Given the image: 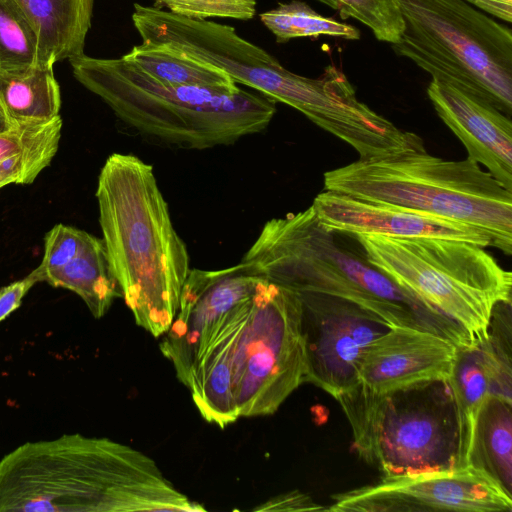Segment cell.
Instances as JSON below:
<instances>
[{"instance_id": "1", "label": "cell", "mask_w": 512, "mask_h": 512, "mask_svg": "<svg viewBox=\"0 0 512 512\" xmlns=\"http://www.w3.org/2000/svg\"><path fill=\"white\" fill-rule=\"evenodd\" d=\"M142 451L79 433L26 442L0 460V512H199Z\"/></svg>"}, {"instance_id": "2", "label": "cell", "mask_w": 512, "mask_h": 512, "mask_svg": "<svg viewBox=\"0 0 512 512\" xmlns=\"http://www.w3.org/2000/svg\"><path fill=\"white\" fill-rule=\"evenodd\" d=\"M99 224L111 273L136 324L154 337L170 328L190 272L153 167L113 153L96 189Z\"/></svg>"}, {"instance_id": "3", "label": "cell", "mask_w": 512, "mask_h": 512, "mask_svg": "<svg viewBox=\"0 0 512 512\" xmlns=\"http://www.w3.org/2000/svg\"><path fill=\"white\" fill-rule=\"evenodd\" d=\"M69 62L74 77L124 123L143 136L182 149L232 144L264 130L276 112L274 100L239 87L158 82L123 56L101 59L83 53Z\"/></svg>"}, {"instance_id": "4", "label": "cell", "mask_w": 512, "mask_h": 512, "mask_svg": "<svg viewBox=\"0 0 512 512\" xmlns=\"http://www.w3.org/2000/svg\"><path fill=\"white\" fill-rule=\"evenodd\" d=\"M312 206L267 221L242 263L255 275L296 293L339 297L375 313L391 327L447 336L452 322L395 284L366 260L341 249Z\"/></svg>"}, {"instance_id": "5", "label": "cell", "mask_w": 512, "mask_h": 512, "mask_svg": "<svg viewBox=\"0 0 512 512\" xmlns=\"http://www.w3.org/2000/svg\"><path fill=\"white\" fill-rule=\"evenodd\" d=\"M324 188L466 224L512 254V192L469 157L445 160L423 148L359 158L325 172Z\"/></svg>"}, {"instance_id": "6", "label": "cell", "mask_w": 512, "mask_h": 512, "mask_svg": "<svg viewBox=\"0 0 512 512\" xmlns=\"http://www.w3.org/2000/svg\"><path fill=\"white\" fill-rule=\"evenodd\" d=\"M335 399L351 426L353 450L383 478L459 470V424L449 379L385 392L359 382Z\"/></svg>"}, {"instance_id": "7", "label": "cell", "mask_w": 512, "mask_h": 512, "mask_svg": "<svg viewBox=\"0 0 512 512\" xmlns=\"http://www.w3.org/2000/svg\"><path fill=\"white\" fill-rule=\"evenodd\" d=\"M354 237L371 266L457 323L474 344L486 338L494 306L511 301V272L480 245L441 238Z\"/></svg>"}, {"instance_id": "8", "label": "cell", "mask_w": 512, "mask_h": 512, "mask_svg": "<svg viewBox=\"0 0 512 512\" xmlns=\"http://www.w3.org/2000/svg\"><path fill=\"white\" fill-rule=\"evenodd\" d=\"M404 20L394 52L512 114V31L464 0H395Z\"/></svg>"}, {"instance_id": "9", "label": "cell", "mask_w": 512, "mask_h": 512, "mask_svg": "<svg viewBox=\"0 0 512 512\" xmlns=\"http://www.w3.org/2000/svg\"><path fill=\"white\" fill-rule=\"evenodd\" d=\"M231 372L239 417L273 414L304 383L301 303L294 291L260 277L234 342Z\"/></svg>"}, {"instance_id": "10", "label": "cell", "mask_w": 512, "mask_h": 512, "mask_svg": "<svg viewBox=\"0 0 512 512\" xmlns=\"http://www.w3.org/2000/svg\"><path fill=\"white\" fill-rule=\"evenodd\" d=\"M296 294L301 303L304 383L336 398L359 383L365 349L391 326L351 301L320 293Z\"/></svg>"}, {"instance_id": "11", "label": "cell", "mask_w": 512, "mask_h": 512, "mask_svg": "<svg viewBox=\"0 0 512 512\" xmlns=\"http://www.w3.org/2000/svg\"><path fill=\"white\" fill-rule=\"evenodd\" d=\"M331 512L512 511V499L471 469L382 478L338 493Z\"/></svg>"}, {"instance_id": "12", "label": "cell", "mask_w": 512, "mask_h": 512, "mask_svg": "<svg viewBox=\"0 0 512 512\" xmlns=\"http://www.w3.org/2000/svg\"><path fill=\"white\" fill-rule=\"evenodd\" d=\"M259 279L242 262L219 270L190 269L178 312L159 346L187 388L212 328L254 293Z\"/></svg>"}, {"instance_id": "13", "label": "cell", "mask_w": 512, "mask_h": 512, "mask_svg": "<svg viewBox=\"0 0 512 512\" xmlns=\"http://www.w3.org/2000/svg\"><path fill=\"white\" fill-rule=\"evenodd\" d=\"M311 206L320 224L333 233L403 239L441 238L491 246L490 239L473 227L398 205L325 190L314 198Z\"/></svg>"}, {"instance_id": "14", "label": "cell", "mask_w": 512, "mask_h": 512, "mask_svg": "<svg viewBox=\"0 0 512 512\" xmlns=\"http://www.w3.org/2000/svg\"><path fill=\"white\" fill-rule=\"evenodd\" d=\"M433 107L458 137L468 157L483 165L512 192V122L487 101L449 83L432 78L427 87Z\"/></svg>"}, {"instance_id": "15", "label": "cell", "mask_w": 512, "mask_h": 512, "mask_svg": "<svg viewBox=\"0 0 512 512\" xmlns=\"http://www.w3.org/2000/svg\"><path fill=\"white\" fill-rule=\"evenodd\" d=\"M456 353L450 340L429 331L391 327L365 349L359 382L385 392L427 379H448Z\"/></svg>"}, {"instance_id": "16", "label": "cell", "mask_w": 512, "mask_h": 512, "mask_svg": "<svg viewBox=\"0 0 512 512\" xmlns=\"http://www.w3.org/2000/svg\"><path fill=\"white\" fill-rule=\"evenodd\" d=\"M253 294L215 324L188 386L201 416L220 428L239 418L232 391L231 356L235 339L249 315Z\"/></svg>"}, {"instance_id": "17", "label": "cell", "mask_w": 512, "mask_h": 512, "mask_svg": "<svg viewBox=\"0 0 512 512\" xmlns=\"http://www.w3.org/2000/svg\"><path fill=\"white\" fill-rule=\"evenodd\" d=\"M466 468L512 499V402L485 395L475 417Z\"/></svg>"}, {"instance_id": "18", "label": "cell", "mask_w": 512, "mask_h": 512, "mask_svg": "<svg viewBox=\"0 0 512 512\" xmlns=\"http://www.w3.org/2000/svg\"><path fill=\"white\" fill-rule=\"evenodd\" d=\"M32 21L40 43L39 64L83 54L93 0H18Z\"/></svg>"}, {"instance_id": "19", "label": "cell", "mask_w": 512, "mask_h": 512, "mask_svg": "<svg viewBox=\"0 0 512 512\" xmlns=\"http://www.w3.org/2000/svg\"><path fill=\"white\" fill-rule=\"evenodd\" d=\"M0 103L15 125L44 124L59 116L60 87L53 66L0 74Z\"/></svg>"}, {"instance_id": "20", "label": "cell", "mask_w": 512, "mask_h": 512, "mask_svg": "<svg viewBox=\"0 0 512 512\" xmlns=\"http://www.w3.org/2000/svg\"><path fill=\"white\" fill-rule=\"evenodd\" d=\"M43 281L76 293L96 319L102 318L114 299L121 297L102 239L93 235L76 258L61 269L46 274Z\"/></svg>"}, {"instance_id": "21", "label": "cell", "mask_w": 512, "mask_h": 512, "mask_svg": "<svg viewBox=\"0 0 512 512\" xmlns=\"http://www.w3.org/2000/svg\"><path fill=\"white\" fill-rule=\"evenodd\" d=\"M123 57L158 82L170 85L235 89L237 84L222 70L181 51L142 42Z\"/></svg>"}, {"instance_id": "22", "label": "cell", "mask_w": 512, "mask_h": 512, "mask_svg": "<svg viewBox=\"0 0 512 512\" xmlns=\"http://www.w3.org/2000/svg\"><path fill=\"white\" fill-rule=\"evenodd\" d=\"M449 383L459 424L458 469H466L473 425L479 406L490 393V375L482 351L477 344L456 346Z\"/></svg>"}, {"instance_id": "23", "label": "cell", "mask_w": 512, "mask_h": 512, "mask_svg": "<svg viewBox=\"0 0 512 512\" xmlns=\"http://www.w3.org/2000/svg\"><path fill=\"white\" fill-rule=\"evenodd\" d=\"M260 19L279 43L298 37L315 38L321 35L347 40L360 38L356 27L318 14L307 3L299 0L280 3L276 8L262 13Z\"/></svg>"}, {"instance_id": "24", "label": "cell", "mask_w": 512, "mask_h": 512, "mask_svg": "<svg viewBox=\"0 0 512 512\" xmlns=\"http://www.w3.org/2000/svg\"><path fill=\"white\" fill-rule=\"evenodd\" d=\"M38 33L18 0H0V74H14L39 64Z\"/></svg>"}, {"instance_id": "25", "label": "cell", "mask_w": 512, "mask_h": 512, "mask_svg": "<svg viewBox=\"0 0 512 512\" xmlns=\"http://www.w3.org/2000/svg\"><path fill=\"white\" fill-rule=\"evenodd\" d=\"M490 375V393L512 402L511 301L497 303L491 313L486 338L478 342Z\"/></svg>"}, {"instance_id": "26", "label": "cell", "mask_w": 512, "mask_h": 512, "mask_svg": "<svg viewBox=\"0 0 512 512\" xmlns=\"http://www.w3.org/2000/svg\"><path fill=\"white\" fill-rule=\"evenodd\" d=\"M369 27L379 41L397 43L404 30L402 13L395 0H318Z\"/></svg>"}, {"instance_id": "27", "label": "cell", "mask_w": 512, "mask_h": 512, "mask_svg": "<svg viewBox=\"0 0 512 512\" xmlns=\"http://www.w3.org/2000/svg\"><path fill=\"white\" fill-rule=\"evenodd\" d=\"M61 133L0 160V188L8 184H30L56 155Z\"/></svg>"}, {"instance_id": "28", "label": "cell", "mask_w": 512, "mask_h": 512, "mask_svg": "<svg viewBox=\"0 0 512 512\" xmlns=\"http://www.w3.org/2000/svg\"><path fill=\"white\" fill-rule=\"evenodd\" d=\"M92 235L62 223L56 224L44 238V254L36 268L41 282L46 274L59 270L84 249Z\"/></svg>"}, {"instance_id": "29", "label": "cell", "mask_w": 512, "mask_h": 512, "mask_svg": "<svg viewBox=\"0 0 512 512\" xmlns=\"http://www.w3.org/2000/svg\"><path fill=\"white\" fill-rule=\"evenodd\" d=\"M159 7L171 13L191 19L233 18L252 19L256 12V0H154Z\"/></svg>"}, {"instance_id": "30", "label": "cell", "mask_w": 512, "mask_h": 512, "mask_svg": "<svg viewBox=\"0 0 512 512\" xmlns=\"http://www.w3.org/2000/svg\"><path fill=\"white\" fill-rule=\"evenodd\" d=\"M60 116L44 124L18 125L0 133V160L61 133Z\"/></svg>"}, {"instance_id": "31", "label": "cell", "mask_w": 512, "mask_h": 512, "mask_svg": "<svg viewBox=\"0 0 512 512\" xmlns=\"http://www.w3.org/2000/svg\"><path fill=\"white\" fill-rule=\"evenodd\" d=\"M37 282L41 280L37 270L34 269L25 278L0 288V322L21 305L24 296Z\"/></svg>"}, {"instance_id": "32", "label": "cell", "mask_w": 512, "mask_h": 512, "mask_svg": "<svg viewBox=\"0 0 512 512\" xmlns=\"http://www.w3.org/2000/svg\"><path fill=\"white\" fill-rule=\"evenodd\" d=\"M257 511H327L314 502L310 496L298 490L290 491L269 499L261 506L256 507Z\"/></svg>"}, {"instance_id": "33", "label": "cell", "mask_w": 512, "mask_h": 512, "mask_svg": "<svg viewBox=\"0 0 512 512\" xmlns=\"http://www.w3.org/2000/svg\"><path fill=\"white\" fill-rule=\"evenodd\" d=\"M470 5L507 23L512 21V0H464Z\"/></svg>"}, {"instance_id": "34", "label": "cell", "mask_w": 512, "mask_h": 512, "mask_svg": "<svg viewBox=\"0 0 512 512\" xmlns=\"http://www.w3.org/2000/svg\"><path fill=\"white\" fill-rule=\"evenodd\" d=\"M15 126L14 123L11 122V120L8 118L6 112L4 111L1 103H0V133L7 131Z\"/></svg>"}]
</instances>
